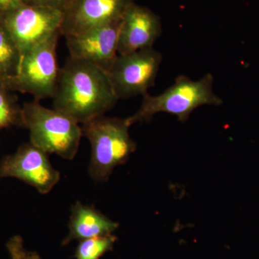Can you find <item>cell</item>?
<instances>
[{
  "mask_svg": "<svg viewBox=\"0 0 259 259\" xmlns=\"http://www.w3.org/2000/svg\"><path fill=\"white\" fill-rule=\"evenodd\" d=\"M1 20H3V18H2L1 17H0V21H1Z\"/></svg>",
  "mask_w": 259,
  "mask_h": 259,
  "instance_id": "ac0fdd59",
  "label": "cell"
},
{
  "mask_svg": "<svg viewBox=\"0 0 259 259\" xmlns=\"http://www.w3.org/2000/svg\"><path fill=\"white\" fill-rule=\"evenodd\" d=\"M121 20L122 19L82 33L65 37L69 57L90 61L108 72L118 55Z\"/></svg>",
  "mask_w": 259,
  "mask_h": 259,
  "instance_id": "30bf717a",
  "label": "cell"
},
{
  "mask_svg": "<svg viewBox=\"0 0 259 259\" xmlns=\"http://www.w3.org/2000/svg\"><path fill=\"white\" fill-rule=\"evenodd\" d=\"M161 61V54L153 47L117 55L107 72L117 98L148 93L154 85Z\"/></svg>",
  "mask_w": 259,
  "mask_h": 259,
  "instance_id": "8992f818",
  "label": "cell"
},
{
  "mask_svg": "<svg viewBox=\"0 0 259 259\" xmlns=\"http://www.w3.org/2000/svg\"><path fill=\"white\" fill-rule=\"evenodd\" d=\"M117 237L113 235L95 237L79 241L76 246L75 259H100L105 253L112 251Z\"/></svg>",
  "mask_w": 259,
  "mask_h": 259,
  "instance_id": "9a60e30c",
  "label": "cell"
},
{
  "mask_svg": "<svg viewBox=\"0 0 259 259\" xmlns=\"http://www.w3.org/2000/svg\"><path fill=\"white\" fill-rule=\"evenodd\" d=\"M48 154L30 142L22 145L0 161V179H18L39 193H49L59 183L60 173L52 166Z\"/></svg>",
  "mask_w": 259,
  "mask_h": 259,
  "instance_id": "ba28073f",
  "label": "cell"
},
{
  "mask_svg": "<svg viewBox=\"0 0 259 259\" xmlns=\"http://www.w3.org/2000/svg\"><path fill=\"white\" fill-rule=\"evenodd\" d=\"M61 32H57L22 56L18 74L8 83L14 91L28 93L35 100L53 98L61 69L56 49Z\"/></svg>",
  "mask_w": 259,
  "mask_h": 259,
  "instance_id": "5b68a950",
  "label": "cell"
},
{
  "mask_svg": "<svg viewBox=\"0 0 259 259\" xmlns=\"http://www.w3.org/2000/svg\"><path fill=\"white\" fill-rule=\"evenodd\" d=\"M160 35L157 18L146 8L133 3L121 20L117 54L125 55L152 48Z\"/></svg>",
  "mask_w": 259,
  "mask_h": 259,
  "instance_id": "8fae6325",
  "label": "cell"
},
{
  "mask_svg": "<svg viewBox=\"0 0 259 259\" xmlns=\"http://www.w3.org/2000/svg\"><path fill=\"white\" fill-rule=\"evenodd\" d=\"M23 127L30 131L32 144L47 153L72 160L79 150L82 131L79 122L64 112L40 105L39 100L22 107Z\"/></svg>",
  "mask_w": 259,
  "mask_h": 259,
  "instance_id": "7a4b0ae2",
  "label": "cell"
},
{
  "mask_svg": "<svg viewBox=\"0 0 259 259\" xmlns=\"http://www.w3.org/2000/svg\"><path fill=\"white\" fill-rule=\"evenodd\" d=\"M132 0H74L63 14L61 35H77L122 18Z\"/></svg>",
  "mask_w": 259,
  "mask_h": 259,
  "instance_id": "9c48e42d",
  "label": "cell"
},
{
  "mask_svg": "<svg viewBox=\"0 0 259 259\" xmlns=\"http://www.w3.org/2000/svg\"><path fill=\"white\" fill-rule=\"evenodd\" d=\"M63 13L22 4L3 19L22 56L57 32H61Z\"/></svg>",
  "mask_w": 259,
  "mask_h": 259,
  "instance_id": "52a82bcc",
  "label": "cell"
},
{
  "mask_svg": "<svg viewBox=\"0 0 259 259\" xmlns=\"http://www.w3.org/2000/svg\"><path fill=\"white\" fill-rule=\"evenodd\" d=\"M69 234L63 240L62 245L71 241L88 239L112 235L119 227L105 214L97 210L93 206L84 205L76 202L71 207L70 215Z\"/></svg>",
  "mask_w": 259,
  "mask_h": 259,
  "instance_id": "7c38bea8",
  "label": "cell"
},
{
  "mask_svg": "<svg viewBox=\"0 0 259 259\" xmlns=\"http://www.w3.org/2000/svg\"><path fill=\"white\" fill-rule=\"evenodd\" d=\"M53 99L54 109L81 124L104 115L118 101L107 71L71 57L61 69Z\"/></svg>",
  "mask_w": 259,
  "mask_h": 259,
  "instance_id": "6da1fadb",
  "label": "cell"
},
{
  "mask_svg": "<svg viewBox=\"0 0 259 259\" xmlns=\"http://www.w3.org/2000/svg\"><path fill=\"white\" fill-rule=\"evenodd\" d=\"M126 119L102 115L82 123V136L91 145L89 174L98 182L107 180L116 166L123 164L136 149Z\"/></svg>",
  "mask_w": 259,
  "mask_h": 259,
  "instance_id": "3957f363",
  "label": "cell"
},
{
  "mask_svg": "<svg viewBox=\"0 0 259 259\" xmlns=\"http://www.w3.org/2000/svg\"><path fill=\"white\" fill-rule=\"evenodd\" d=\"M22 4V0H0V17L3 19Z\"/></svg>",
  "mask_w": 259,
  "mask_h": 259,
  "instance_id": "e0dca14e",
  "label": "cell"
},
{
  "mask_svg": "<svg viewBox=\"0 0 259 259\" xmlns=\"http://www.w3.org/2000/svg\"><path fill=\"white\" fill-rule=\"evenodd\" d=\"M214 78L207 74L198 81L187 76H178L175 82L161 95L152 96L145 94L142 104L134 115L126 118L130 125L135 122L148 121L158 112H167L176 115L185 122L195 109L203 105H221V97L213 90Z\"/></svg>",
  "mask_w": 259,
  "mask_h": 259,
  "instance_id": "277c9868",
  "label": "cell"
},
{
  "mask_svg": "<svg viewBox=\"0 0 259 259\" xmlns=\"http://www.w3.org/2000/svg\"><path fill=\"white\" fill-rule=\"evenodd\" d=\"M22 54L3 20L0 21V78L9 83L18 74Z\"/></svg>",
  "mask_w": 259,
  "mask_h": 259,
  "instance_id": "4fadbf2b",
  "label": "cell"
},
{
  "mask_svg": "<svg viewBox=\"0 0 259 259\" xmlns=\"http://www.w3.org/2000/svg\"><path fill=\"white\" fill-rule=\"evenodd\" d=\"M13 92L0 78V131L14 125L23 127L22 107Z\"/></svg>",
  "mask_w": 259,
  "mask_h": 259,
  "instance_id": "5bb4252c",
  "label": "cell"
},
{
  "mask_svg": "<svg viewBox=\"0 0 259 259\" xmlns=\"http://www.w3.org/2000/svg\"><path fill=\"white\" fill-rule=\"evenodd\" d=\"M22 2L24 5L54 10L64 14L74 0H22Z\"/></svg>",
  "mask_w": 259,
  "mask_h": 259,
  "instance_id": "2e32d148",
  "label": "cell"
}]
</instances>
